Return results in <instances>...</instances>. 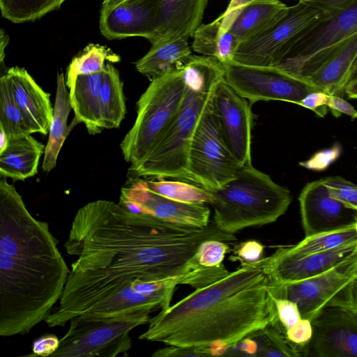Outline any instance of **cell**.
I'll use <instances>...</instances> for the list:
<instances>
[{
	"label": "cell",
	"instance_id": "obj_1",
	"mask_svg": "<svg viewBox=\"0 0 357 357\" xmlns=\"http://www.w3.org/2000/svg\"><path fill=\"white\" fill-rule=\"evenodd\" d=\"M208 240L230 244L236 238L214 223L192 227L133 213L111 201L91 202L72 222L64 248L75 259L58 305L44 321L63 327L135 280L176 279L178 284L201 287L213 269L200 265L197 254Z\"/></svg>",
	"mask_w": 357,
	"mask_h": 357
},
{
	"label": "cell",
	"instance_id": "obj_2",
	"mask_svg": "<svg viewBox=\"0 0 357 357\" xmlns=\"http://www.w3.org/2000/svg\"><path fill=\"white\" fill-rule=\"evenodd\" d=\"M272 255L195 290L149 320L139 340L210 349L214 356L278 322L271 293Z\"/></svg>",
	"mask_w": 357,
	"mask_h": 357
},
{
	"label": "cell",
	"instance_id": "obj_3",
	"mask_svg": "<svg viewBox=\"0 0 357 357\" xmlns=\"http://www.w3.org/2000/svg\"><path fill=\"white\" fill-rule=\"evenodd\" d=\"M49 225L0 181V335H24L45 320L70 273Z\"/></svg>",
	"mask_w": 357,
	"mask_h": 357
},
{
	"label": "cell",
	"instance_id": "obj_4",
	"mask_svg": "<svg viewBox=\"0 0 357 357\" xmlns=\"http://www.w3.org/2000/svg\"><path fill=\"white\" fill-rule=\"evenodd\" d=\"M185 94L176 115L153 149L130 177L174 178L190 181L187 169L190 141L218 83L224 65L213 57L192 55L182 67Z\"/></svg>",
	"mask_w": 357,
	"mask_h": 357
},
{
	"label": "cell",
	"instance_id": "obj_5",
	"mask_svg": "<svg viewBox=\"0 0 357 357\" xmlns=\"http://www.w3.org/2000/svg\"><path fill=\"white\" fill-rule=\"evenodd\" d=\"M208 192L212 196L213 223L232 234L275 222L286 213L292 200L287 188L252 165L242 166L233 179Z\"/></svg>",
	"mask_w": 357,
	"mask_h": 357
},
{
	"label": "cell",
	"instance_id": "obj_6",
	"mask_svg": "<svg viewBox=\"0 0 357 357\" xmlns=\"http://www.w3.org/2000/svg\"><path fill=\"white\" fill-rule=\"evenodd\" d=\"M181 67L151 79L138 100L136 120L120 144L128 170L146 158L181 107L186 91Z\"/></svg>",
	"mask_w": 357,
	"mask_h": 357
},
{
	"label": "cell",
	"instance_id": "obj_7",
	"mask_svg": "<svg viewBox=\"0 0 357 357\" xmlns=\"http://www.w3.org/2000/svg\"><path fill=\"white\" fill-rule=\"evenodd\" d=\"M149 313L133 312L119 316L79 314L70 319L69 329L60 340L52 357H115L127 355L132 342L130 333L147 324Z\"/></svg>",
	"mask_w": 357,
	"mask_h": 357
},
{
	"label": "cell",
	"instance_id": "obj_8",
	"mask_svg": "<svg viewBox=\"0 0 357 357\" xmlns=\"http://www.w3.org/2000/svg\"><path fill=\"white\" fill-rule=\"evenodd\" d=\"M356 32L357 2L303 31L274 67L307 82Z\"/></svg>",
	"mask_w": 357,
	"mask_h": 357
},
{
	"label": "cell",
	"instance_id": "obj_9",
	"mask_svg": "<svg viewBox=\"0 0 357 357\" xmlns=\"http://www.w3.org/2000/svg\"><path fill=\"white\" fill-rule=\"evenodd\" d=\"M241 167L226 143L211 100L189 146L187 169L190 181L213 191L233 179Z\"/></svg>",
	"mask_w": 357,
	"mask_h": 357
},
{
	"label": "cell",
	"instance_id": "obj_10",
	"mask_svg": "<svg viewBox=\"0 0 357 357\" xmlns=\"http://www.w3.org/2000/svg\"><path fill=\"white\" fill-rule=\"evenodd\" d=\"M328 17L322 10L298 1L269 29L239 44L234 61L251 66H275L303 31Z\"/></svg>",
	"mask_w": 357,
	"mask_h": 357
},
{
	"label": "cell",
	"instance_id": "obj_11",
	"mask_svg": "<svg viewBox=\"0 0 357 357\" xmlns=\"http://www.w3.org/2000/svg\"><path fill=\"white\" fill-rule=\"evenodd\" d=\"M223 65L225 81L252 103L282 100L299 105L307 93L319 91L274 66H251L234 61Z\"/></svg>",
	"mask_w": 357,
	"mask_h": 357
},
{
	"label": "cell",
	"instance_id": "obj_12",
	"mask_svg": "<svg viewBox=\"0 0 357 357\" xmlns=\"http://www.w3.org/2000/svg\"><path fill=\"white\" fill-rule=\"evenodd\" d=\"M357 277V254L342 264L303 280L278 283L271 281L273 297L294 302L302 318L312 320Z\"/></svg>",
	"mask_w": 357,
	"mask_h": 357
},
{
	"label": "cell",
	"instance_id": "obj_13",
	"mask_svg": "<svg viewBox=\"0 0 357 357\" xmlns=\"http://www.w3.org/2000/svg\"><path fill=\"white\" fill-rule=\"evenodd\" d=\"M313 335L302 356L357 357V314L340 306L329 305L311 320Z\"/></svg>",
	"mask_w": 357,
	"mask_h": 357
},
{
	"label": "cell",
	"instance_id": "obj_14",
	"mask_svg": "<svg viewBox=\"0 0 357 357\" xmlns=\"http://www.w3.org/2000/svg\"><path fill=\"white\" fill-rule=\"evenodd\" d=\"M119 204L136 213H149L160 219L197 227L209 225L211 210L207 204L178 202L158 195L146 185L145 180L130 177L121 188Z\"/></svg>",
	"mask_w": 357,
	"mask_h": 357
},
{
	"label": "cell",
	"instance_id": "obj_15",
	"mask_svg": "<svg viewBox=\"0 0 357 357\" xmlns=\"http://www.w3.org/2000/svg\"><path fill=\"white\" fill-rule=\"evenodd\" d=\"M212 105L226 143L241 166L252 165V113L247 100L223 79L214 92Z\"/></svg>",
	"mask_w": 357,
	"mask_h": 357
},
{
	"label": "cell",
	"instance_id": "obj_16",
	"mask_svg": "<svg viewBox=\"0 0 357 357\" xmlns=\"http://www.w3.org/2000/svg\"><path fill=\"white\" fill-rule=\"evenodd\" d=\"M298 201L305 237L352 226L357 211L333 198L321 179L307 183Z\"/></svg>",
	"mask_w": 357,
	"mask_h": 357
},
{
	"label": "cell",
	"instance_id": "obj_17",
	"mask_svg": "<svg viewBox=\"0 0 357 357\" xmlns=\"http://www.w3.org/2000/svg\"><path fill=\"white\" fill-rule=\"evenodd\" d=\"M160 0H124L102 7L100 30L109 40L141 36L149 41L158 22Z\"/></svg>",
	"mask_w": 357,
	"mask_h": 357
},
{
	"label": "cell",
	"instance_id": "obj_18",
	"mask_svg": "<svg viewBox=\"0 0 357 357\" xmlns=\"http://www.w3.org/2000/svg\"><path fill=\"white\" fill-rule=\"evenodd\" d=\"M356 254L357 243L312 254H298L287 247L280 248L271 255L270 275L274 282H297L328 271Z\"/></svg>",
	"mask_w": 357,
	"mask_h": 357
},
{
	"label": "cell",
	"instance_id": "obj_19",
	"mask_svg": "<svg viewBox=\"0 0 357 357\" xmlns=\"http://www.w3.org/2000/svg\"><path fill=\"white\" fill-rule=\"evenodd\" d=\"M15 98L33 133L47 135L53 116L50 94L43 91L23 68L12 67L6 72Z\"/></svg>",
	"mask_w": 357,
	"mask_h": 357
},
{
	"label": "cell",
	"instance_id": "obj_20",
	"mask_svg": "<svg viewBox=\"0 0 357 357\" xmlns=\"http://www.w3.org/2000/svg\"><path fill=\"white\" fill-rule=\"evenodd\" d=\"M208 0H160L158 26L149 40L192 38L202 24Z\"/></svg>",
	"mask_w": 357,
	"mask_h": 357
},
{
	"label": "cell",
	"instance_id": "obj_21",
	"mask_svg": "<svg viewBox=\"0 0 357 357\" xmlns=\"http://www.w3.org/2000/svg\"><path fill=\"white\" fill-rule=\"evenodd\" d=\"M174 288L153 295H145L138 291L132 282L119 291L99 301L85 312L91 317L119 316L133 312L151 313L158 309L170 306Z\"/></svg>",
	"mask_w": 357,
	"mask_h": 357
},
{
	"label": "cell",
	"instance_id": "obj_22",
	"mask_svg": "<svg viewBox=\"0 0 357 357\" xmlns=\"http://www.w3.org/2000/svg\"><path fill=\"white\" fill-rule=\"evenodd\" d=\"M45 148L31 134L9 137L7 147L0 153L1 176L14 181L34 176Z\"/></svg>",
	"mask_w": 357,
	"mask_h": 357
},
{
	"label": "cell",
	"instance_id": "obj_23",
	"mask_svg": "<svg viewBox=\"0 0 357 357\" xmlns=\"http://www.w3.org/2000/svg\"><path fill=\"white\" fill-rule=\"evenodd\" d=\"M102 70L77 75L69 91L76 123H83L91 135L100 133L104 129L100 102Z\"/></svg>",
	"mask_w": 357,
	"mask_h": 357
},
{
	"label": "cell",
	"instance_id": "obj_24",
	"mask_svg": "<svg viewBox=\"0 0 357 357\" xmlns=\"http://www.w3.org/2000/svg\"><path fill=\"white\" fill-rule=\"evenodd\" d=\"M357 59V32L349 37L307 82L329 95H340L350 79L351 68Z\"/></svg>",
	"mask_w": 357,
	"mask_h": 357
},
{
	"label": "cell",
	"instance_id": "obj_25",
	"mask_svg": "<svg viewBox=\"0 0 357 357\" xmlns=\"http://www.w3.org/2000/svg\"><path fill=\"white\" fill-rule=\"evenodd\" d=\"M189 38L179 37L158 41L135 62L137 70L153 79L186 63L193 55Z\"/></svg>",
	"mask_w": 357,
	"mask_h": 357
},
{
	"label": "cell",
	"instance_id": "obj_26",
	"mask_svg": "<svg viewBox=\"0 0 357 357\" xmlns=\"http://www.w3.org/2000/svg\"><path fill=\"white\" fill-rule=\"evenodd\" d=\"M288 8L280 0H253L243 9L229 31L241 43L272 26L286 15Z\"/></svg>",
	"mask_w": 357,
	"mask_h": 357
},
{
	"label": "cell",
	"instance_id": "obj_27",
	"mask_svg": "<svg viewBox=\"0 0 357 357\" xmlns=\"http://www.w3.org/2000/svg\"><path fill=\"white\" fill-rule=\"evenodd\" d=\"M71 109L70 93L67 90L63 73H61L57 78L53 116L50 126L48 141L45 148L42 165L45 172H50L56 165L59 153L70 132L67 121Z\"/></svg>",
	"mask_w": 357,
	"mask_h": 357
},
{
	"label": "cell",
	"instance_id": "obj_28",
	"mask_svg": "<svg viewBox=\"0 0 357 357\" xmlns=\"http://www.w3.org/2000/svg\"><path fill=\"white\" fill-rule=\"evenodd\" d=\"M192 38L195 52L213 57L222 64L234 61L240 44L235 36L223 27L219 17L210 23L202 24Z\"/></svg>",
	"mask_w": 357,
	"mask_h": 357
},
{
	"label": "cell",
	"instance_id": "obj_29",
	"mask_svg": "<svg viewBox=\"0 0 357 357\" xmlns=\"http://www.w3.org/2000/svg\"><path fill=\"white\" fill-rule=\"evenodd\" d=\"M100 102L104 128H119L126 112L125 97L119 71L109 63L102 70Z\"/></svg>",
	"mask_w": 357,
	"mask_h": 357
},
{
	"label": "cell",
	"instance_id": "obj_30",
	"mask_svg": "<svg viewBox=\"0 0 357 357\" xmlns=\"http://www.w3.org/2000/svg\"><path fill=\"white\" fill-rule=\"evenodd\" d=\"M0 124L9 137L33 133L15 98L6 73L0 77Z\"/></svg>",
	"mask_w": 357,
	"mask_h": 357
},
{
	"label": "cell",
	"instance_id": "obj_31",
	"mask_svg": "<svg viewBox=\"0 0 357 357\" xmlns=\"http://www.w3.org/2000/svg\"><path fill=\"white\" fill-rule=\"evenodd\" d=\"M118 55L110 49L98 44H89L70 63L66 73V84L70 89L79 75H91L102 71L106 61L117 62Z\"/></svg>",
	"mask_w": 357,
	"mask_h": 357
},
{
	"label": "cell",
	"instance_id": "obj_32",
	"mask_svg": "<svg viewBox=\"0 0 357 357\" xmlns=\"http://www.w3.org/2000/svg\"><path fill=\"white\" fill-rule=\"evenodd\" d=\"M249 337L256 344L255 356H302L300 349L287 340L278 322L268 325Z\"/></svg>",
	"mask_w": 357,
	"mask_h": 357
},
{
	"label": "cell",
	"instance_id": "obj_33",
	"mask_svg": "<svg viewBox=\"0 0 357 357\" xmlns=\"http://www.w3.org/2000/svg\"><path fill=\"white\" fill-rule=\"evenodd\" d=\"M356 243H357V232L354 225L350 227L305 237L298 243L287 248L293 252L312 254Z\"/></svg>",
	"mask_w": 357,
	"mask_h": 357
},
{
	"label": "cell",
	"instance_id": "obj_34",
	"mask_svg": "<svg viewBox=\"0 0 357 357\" xmlns=\"http://www.w3.org/2000/svg\"><path fill=\"white\" fill-rule=\"evenodd\" d=\"M66 0H0L1 16L16 23L41 18L61 8Z\"/></svg>",
	"mask_w": 357,
	"mask_h": 357
},
{
	"label": "cell",
	"instance_id": "obj_35",
	"mask_svg": "<svg viewBox=\"0 0 357 357\" xmlns=\"http://www.w3.org/2000/svg\"><path fill=\"white\" fill-rule=\"evenodd\" d=\"M149 189L173 200L192 204H211L210 192L201 186L180 181L145 180Z\"/></svg>",
	"mask_w": 357,
	"mask_h": 357
},
{
	"label": "cell",
	"instance_id": "obj_36",
	"mask_svg": "<svg viewBox=\"0 0 357 357\" xmlns=\"http://www.w3.org/2000/svg\"><path fill=\"white\" fill-rule=\"evenodd\" d=\"M330 195L347 208L355 210L357 203V185L338 176L322 178Z\"/></svg>",
	"mask_w": 357,
	"mask_h": 357
},
{
	"label": "cell",
	"instance_id": "obj_37",
	"mask_svg": "<svg viewBox=\"0 0 357 357\" xmlns=\"http://www.w3.org/2000/svg\"><path fill=\"white\" fill-rule=\"evenodd\" d=\"M230 250L228 243L225 242L217 240L206 241L198 249L197 260L204 266H219L222 264L226 254Z\"/></svg>",
	"mask_w": 357,
	"mask_h": 357
},
{
	"label": "cell",
	"instance_id": "obj_38",
	"mask_svg": "<svg viewBox=\"0 0 357 357\" xmlns=\"http://www.w3.org/2000/svg\"><path fill=\"white\" fill-rule=\"evenodd\" d=\"M273 298L278 322L285 333L302 319L301 314L294 302L285 298Z\"/></svg>",
	"mask_w": 357,
	"mask_h": 357
},
{
	"label": "cell",
	"instance_id": "obj_39",
	"mask_svg": "<svg viewBox=\"0 0 357 357\" xmlns=\"http://www.w3.org/2000/svg\"><path fill=\"white\" fill-rule=\"evenodd\" d=\"M341 152L340 144L336 143L330 148L316 152L308 160L299 162V165L314 171H323L340 157Z\"/></svg>",
	"mask_w": 357,
	"mask_h": 357
},
{
	"label": "cell",
	"instance_id": "obj_40",
	"mask_svg": "<svg viewBox=\"0 0 357 357\" xmlns=\"http://www.w3.org/2000/svg\"><path fill=\"white\" fill-rule=\"evenodd\" d=\"M264 245L254 240L241 243L234 250V256L229 259L238 261L241 265L251 264L262 259Z\"/></svg>",
	"mask_w": 357,
	"mask_h": 357
},
{
	"label": "cell",
	"instance_id": "obj_41",
	"mask_svg": "<svg viewBox=\"0 0 357 357\" xmlns=\"http://www.w3.org/2000/svg\"><path fill=\"white\" fill-rule=\"evenodd\" d=\"M285 335L287 340L298 348L302 354V349L310 342L312 337L313 328L311 320L302 318L288 330Z\"/></svg>",
	"mask_w": 357,
	"mask_h": 357
},
{
	"label": "cell",
	"instance_id": "obj_42",
	"mask_svg": "<svg viewBox=\"0 0 357 357\" xmlns=\"http://www.w3.org/2000/svg\"><path fill=\"white\" fill-rule=\"evenodd\" d=\"M213 351L208 348L167 345L156 350L153 357H182V356H213Z\"/></svg>",
	"mask_w": 357,
	"mask_h": 357
},
{
	"label": "cell",
	"instance_id": "obj_43",
	"mask_svg": "<svg viewBox=\"0 0 357 357\" xmlns=\"http://www.w3.org/2000/svg\"><path fill=\"white\" fill-rule=\"evenodd\" d=\"M322 10L328 17L347 9L357 0H298Z\"/></svg>",
	"mask_w": 357,
	"mask_h": 357
},
{
	"label": "cell",
	"instance_id": "obj_44",
	"mask_svg": "<svg viewBox=\"0 0 357 357\" xmlns=\"http://www.w3.org/2000/svg\"><path fill=\"white\" fill-rule=\"evenodd\" d=\"M329 94L321 91H313L307 93L299 105L312 110L316 114L324 117L328 112L326 105Z\"/></svg>",
	"mask_w": 357,
	"mask_h": 357
},
{
	"label": "cell",
	"instance_id": "obj_45",
	"mask_svg": "<svg viewBox=\"0 0 357 357\" xmlns=\"http://www.w3.org/2000/svg\"><path fill=\"white\" fill-rule=\"evenodd\" d=\"M60 340L53 334L43 335L33 342V356H51L59 348Z\"/></svg>",
	"mask_w": 357,
	"mask_h": 357
},
{
	"label": "cell",
	"instance_id": "obj_46",
	"mask_svg": "<svg viewBox=\"0 0 357 357\" xmlns=\"http://www.w3.org/2000/svg\"><path fill=\"white\" fill-rule=\"evenodd\" d=\"M331 305L348 308L357 314V277L337 296Z\"/></svg>",
	"mask_w": 357,
	"mask_h": 357
},
{
	"label": "cell",
	"instance_id": "obj_47",
	"mask_svg": "<svg viewBox=\"0 0 357 357\" xmlns=\"http://www.w3.org/2000/svg\"><path fill=\"white\" fill-rule=\"evenodd\" d=\"M326 105L335 117L344 114L353 119H357V110L356 108L337 95H330Z\"/></svg>",
	"mask_w": 357,
	"mask_h": 357
},
{
	"label": "cell",
	"instance_id": "obj_48",
	"mask_svg": "<svg viewBox=\"0 0 357 357\" xmlns=\"http://www.w3.org/2000/svg\"><path fill=\"white\" fill-rule=\"evenodd\" d=\"M253 0H231L225 11L218 17L224 28L229 30L243 9Z\"/></svg>",
	"mask_w": 357,
	"mask_h": 357
},
{
	"label": "cell",
	"instance_id": "obj_49",
	"mask_svg": "<svg viewBox=\"0 0 357 357\" xmlns=\"http://www.w3.org/2000/svg\"><path fill=\"white\" fill-rule=\"evenodd\" d=\"M344 92L349 98L357 100V76L347 83Z\"/></svg>",
	"mask_w": 357,
	"mask_h": 357
},
{
	"label": "cell",
	"instance_id": "obj_50",
	"mask_svg": "<svg viewBox=\"0 0 357 357\" xmlns=\"http://www.w3.org/2000/svg\"><path fill=\"white\" fill-rule=\"evenodd\" d=\"M9 142V137L3 127L0 124V153L7 147Z\"/></svg>",
	"mask_w": 357,
	"mask_h": 357
},
{
	"label": "cell",
	"instance_id": "obj_51",
	"mask_svg": "<svg viewBox=\"0 0 357 357\" xmlns=\"http://www.w3.org/2000/svg\"><path fill=\"white\" fill-rule=\"evenodd\" d=\"M8 42V36L3 32V29L1 31V63H3L4 58V47H6Z\"/></svg>",
	"mask_w": 357,
	"mask_h": 357
},
{
	"label": "cell",
	"instance_id": "obj_52",
	"mask_svg": "<svg viewBox=\"0 0 357 357\" xmlns=\"http://www.w3.org/2000/svg\"><path fill=\"white\" fill-rule=\"evenodd\" d=\"M124 0H103L102 7H107L119 3Z\"/></svg>",
	"mask_w": 357,
	"mask_h": 357
},
{
	"label": "cell",
	"instance_id": "obj_53",
	"mask_svg": "<svg viewBox=\"0 0 357 357\" xmlns=\"http://www.w3.org/2000/svg\"><path fill=\"white\" fill-rule=\"evenodd\" d=\"M357 76V59H356L351 70L349 81Z\"/></svg>",
	"mask_w": 357,
	"mask_h": 357
},
{
	"label": "cell",
	"instance_id": "obj_54",
	"mask_svg": "<svg viewBox=\"0 0 357 357\" xmlns=\"http://www.w3.org/2000/svg\"><path fill=\"white\" fill-rule=\"evenodd\" d=\"M354 228H355V229H356V231L357 232V220H356V222L354 224Z\"/></svg>",
	"mask_w": 357,
	"mask_h": 357
},
{
	"label": "cell",
	"instance_id": "obj_55",
	"mask_svg": "<svg viewBox=\"0 0 357 357\" xmlns=\"http://www.w3.org/2000/svg\"><path fill=\"white\" fill-rule=\"evenodd\" d=\"M355 210L357 211V203H356V207H355Z\"/></svg>",
	"mask_w": 357,
	"mask_h": 357
}]
</instances>
